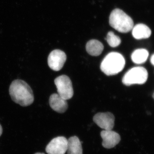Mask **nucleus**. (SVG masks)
Returning a JSON list of instances; mask_svg holds the SVG:
<instances>
[{"instance_id": "nucleus-4", "label": "nucleus", "mask_w": 154, "mask_h": 154, "mask_svg": "<svg viewBox=\"0 0 154 154\" xmlns=\"http://www.w3.org/2000/svg\"><path fill=\"white\" fill-rule=\"evenodd\" d=\"M148 73L145 68L135 67L129 69L122 78V83L126 86L132 85H143L148 79Z\"/></svg>"}, {"instance_id": "nucleus-10", "label": "nucleus", "mask_w": 154, "mask_h": 154, "mask_svg": "<svg viewBox=\"0 0 154 154\" xmlns=\"http://www.w3.org/2000/svg\"><path fill=\"white\" fill-rule=\"evenodd\" d=\"M49 103L51 107L57 113H64L68 107L66 100L58 94H53L50 96Z\"/></svg>"}, {"instance_id": "nucleus-17", "label": "nucleus", "mask_w": 154, "mask_h": 154, "mask_svg": "<svg viewBox=\"0 0 154 154\" xmlns=\"http://www.w3.org/2000/svg\"><path fill=\"white\" fill-rule=\"evenodd\" d=\"M3 132V129L2 127V125L0 124V137L2 135V134Z\"/></svg>"}, {"instance_id": "nucleus-3", "label": "nucleus", "mask_w": 154, "mask_h": 154, "mask_svg": "<svg viewBox=\"0 0 154 154\" xmlns=\"http://www.w3.org/2000/svg\"><path fill=\"white\" fill-rule=\"evenodd\" d=\"M109 24L118 32L127 33L132 30L134 22L121 9H115L109 17Z\"/></svg>"}, {"instance_id": "nucleus-19", "label": "nucleus", "mask_w": 154, "mask_h": 154, "mask_svg": "<svg viewBox=\"0 0 154 154\" xmlns=\"http://www.w3.org/2000/svg\"><path fill=\"white\" fill-rule=\"evenodd\" d=\"M153 97L154 99V93L153 94Z\"/></svg>"}, {"instance_id": "nucleus-9", "label": "nucleus", "mask_w": 154, "mask_h": 154, "mask_svg": "<svg viewBox=\"0 0 154 154\" xmlns=\"http://www.w3.org/2000/svg\"><path fill=\"white\" fill-rule=\"evenodd\" d=\"M101 136L103 141L102 145L106 149H111L118 144L121 140L120 135L115 131L111 130L102 131Z\"/></svg>"}, {"instance_id": "nucleus-12", "label": "nucleus", "mask_w": 154, "mask_h": 154, "mask_svg": "<svg viewBox=\"0 0 154 154\" xmlns=\"http://www.w3.org/2000/svg\"><path fill=\"white\" fill-rule=\"evenodd\" d=\"M86 48L89 54L93 56H98L102 54L104 50V46L99 40L92 39L87 42Z\"/></svg>"}, {"instance_id": "nucleus-7", "label": "nucleus", "mask_w": 154, "mask_h": 154, "mask_svg": "<svg viewBox=\"0 0 154 154\" xmlns=\"http://www.w3.org/2000/svg\"><path fill=\"white\" fill-rule=\"evenodd\" d=\"M68 140L64 137H58L50 142L45 150L48 154H65L67 151Z\"/></svg>"}, {"instance_id": "nucleus-5", "label": "nucleus", "mask_w": 154, "mask_h": 154, "mask_svg": "<svg viewBox=\"0 0 154 154\" xmlns=\"http://www.w3.org/2000/svg\"><path fill=\"white\" fill-rule=\"evenodd\" d=\"M54 84L59 96L66 100L71 99L74 91L72 84L69 77L66 75L60 76L54 80Z\"/></svg>"}, {"instance_id": "nucleus-2", "label": "nucleus", "mask_w": 154, "mask_h": 154, "mask_svg": "<svg viewBox=\"0 0 154 154\" xmlns=\"http://www.w3.org/2000/svg\"><path fill=\"white\" fill-rule=\"evenodd\" d=\"M125 64V60L121 54L112 52L104 58L101 64L100 69L107 75H114L123 70Z\"/></svg>"}, {"instance_id": "nucleus-18", "label": "nucleus", "mask_w": 154, "mask_h": 154, "mask_svg": "<svg viewBox=\"0 0 154 154\" xmlns=\"http://www.w3.org/2000/svg\"><path fill=\"white\" fill-rule=\"evenodd\" d=\"M34 154H45L44 153L37 152Z\"/></svg>"}, {"instance_id": "nucleus-1", "label": "nucleus", "mask_w": 154, "mask_h": 154, "mask_svg": "<svg viewBox=\"0 0 154 154\" xmlns=\"http://www.w3.org/2000/svg\"><path fill=\"white\" fill-rule=\"evenodd\" d=\"M9 93L13 101L23 107L31 105L34 101L32 89L23 80L17 79L13 81L9 88Z\"/></svg>"}, {"instance_id": "nucleus-14", "label": "nucleus", "mask_w": 154, "mask_h": 154, "mask_svg": "<svg viewBox=\"0 0 154 154\" xmlns=\"http://www.w3.org/2000/svg\"><path fill=\"white\" fill-rule=\"evenodd\" d=\"M149 55L147 50L140 48L135 50L131 55V60L134 63L141 64L144 63L147 60Z\"/></svg>"}, {"instance_id": "nucleus-11", "label": "nucleus", "mask_w": 154, "mask_h": 154, "mask_svg": "<svg viewBox=\"0 0 154 154\" xmlns=\"http://www.w3.org/2000/svg\"><path fill=\"white\" fill-rule=\"evenodd\" d=\"M132 30V36L137 39L148 38L152 34L150 29L143 24H139L134 26Z\"/></svg>"}, {"instance_id": "nucleus-15", "label": "nucleus", "mask_w": 154, "mask_h": 154, "mask_svg": "<svg viewBox=\"0 0 154 154\" xmlns=\"http://www.w3.org/2000/svg\"><path fill=\"white\" fill-rule=\"evenodd\" d=\"M106 39L107 43L111 47H117L121 44V40L120 37L116 35L112 31H109L107 33Z\"/></svg>"}, {"instance_id": "nucleus-13", "label": "nucleus", "mask_w": 154, "mask_h": 154, "mask_svg": "<svg viewBox=\"0 0 154 154\" xmlns=\"http://www.w3.org/2000/svg\"><path fill=\"white\" fill-rule=\"evenodd\" d=\"M66 152L67 154H83L82 143L77 136L69 139Z\"/></svg>"}, {"instance_id": "nucleus-8", "label": "nucleus", "mask_w": 154, "mask_h": 154, "mask_svg": "<svg viewBox=\"0 0 154 154\" xmlns=\"http://www.w3.org/2000/svg\"><path fill=\"white\" fill-rule=\"evenodd\" d=\"M93 120L99 127L105 130H111L114 126L115 117L110 112L97 113Z\"/></svg>"}, {"instance_id": "nucleus-6", "label": "nucleus", "mask_w": 154, "mask_h": 154, "mask_svg": "<svg viewBox=\"0 0 154 154\" xmlns=\"http://www.w3.org/2000/svg\"><path fill=\"white\" fill-rule=\"evenodd\" d=\"M66 60V54L60 50L56 49L50 53L48 58V63L53 70L59 71L63 67Z\"/></svg>"}, {"instance_id": "nucleus-16", "label": "nucleus", "mask_w": 154, "mask_h": 154, "mask_svg": "<svg viewBox=\"0 0 154 154\" xmlns=\"http://www.w3.org/2000/svg\"><path fill=\"white\" fill-rule=\"evenodd\" d=\"M150 61L152 64L154 66V54L151 57Z\"/></svg>"}]
</instances>
